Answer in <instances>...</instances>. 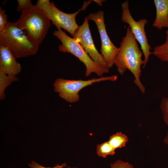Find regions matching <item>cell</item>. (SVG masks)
<instances>
[{"mask_svg":"<svg viewBox=\"0 0 168 168\" xmlns=\"http://www.w3.org/2000/svg\"><path fill=\"white\" fill-rule=\"evenodd\" d=\"M129 5L127 0L121 4L122 21L129 25L135 39L140 44L144 56V63L142 66L144 68L149 61L150 55L152 54V52L150 51L152 48L148 43L145 29V25L148 23V21L146 19L143 18L136 21L130 13Z\"/></svg>","mask_w":168,"mask_h":168,"instance_id":"cell-7","label":"cell"},{"mask_svg":"<svg viewBox=\"0 0 168 168\" xmlns=\"http://www.w3.org/2000/svg\"><path fill=\"white\" fill-rule=\"evenodd\" d=\"M29 166L31 168H64L67 166L66 163H64L61 165H57L53 167H44L37 162L33 161L31 162V163H30L29 164Z\"/></svg>","mask_w":168,"mask_h":168,"instance_id":"cell-20","label":"cell"},{"mask_svg":"<svg viewBox=\"0 0 168 168\" xmlns=\"http://www.w3.org/2000/svg\"><path fill=\"white\" fill-rule=\"evenodd\" d=\"M91 2H84L81 8L70 14L60 11L55 6L53 2H50L49 0H38L35 5L57 28L64 29L73 37L79 27L76 20L77 15L81 11L85 10Z\"/></svg>","mask_w":168,"mask_h":168,"instance_id":"cell-5","label":"cell"},{"mask_svg":"<svg viewBox=\"0 0 168 168\" xmlns=\"http://www.w3.org/2000/svg\"><path fill=\"white\" fill-rule=\"evenodd\" d=\"M18 20L14 22L39 46L51 26L50 20L36 5L23 10Z\"/></svg>","mask_w":168,"mask_h":168,"instance_id":"cell-3","label":"cell"},{"mask_svg":"<svg viewBox=\"0 0 168 168\" xmlns=\"http://www.w3.org/2000/svg\"><path fill=\"white\" fill-rule=\"evenodd\" d=\"M96 152L100 157L106 158L108 155H114L115 149L107 141L97 145Z\"/></svg>","mask_w":168,"mask_h":168,"instance_id":"cell-15","label":"cell"},{"mask_svg":"<svg viewBox=\"0 0 168 168\" xmlns=\"http://www.w3.org/2000/svg\"><path fill=\"white\" fill-rule=\"evenodd\" d=\"M119 48L120 50L114 61L117 72L123 75L127 70H129L134 77V83L142 93L145 94L146 88L140 80L141 66L144 63L142 59L143 53L129 26L126 29V35L122 38Z\"/></svg>","mask_w":168,"mask_h":168,"instance_id":"cell-1","label":"cell"},{"mask_svg":"<svg viewBox=\"0 0 168 168\" xmlns=\"http://www.w3.org/2000/svg\"><path fill=\"white\" fill-rule=\"evenodd\" d=\"M128 140V138L126 135L119 132L110 136L108 142L115 150L125 147Z\"/></svg>","mask_w":168,"mask_h":168,"instance_id":"cell-14","label":"cell"},{"mask_svg":"<svg viewBox=\"0 0 168 168\" xmlns=\"http://www.w3.org/2000/svg\"><path fill=\"white\" fill-rule=\"evenodd\" d=\"M110 168H133L131 164L119 160L110 164Z\"/></svg>","mask_w":168,"mask_h":168,"instance_id":"cell-19","label":"cell"},{"mask_svg":"<svg viewBox=\"0 0 168 168\" xmlns=\"http://www.w3.org/2000/svg\"><path fill=\"white\" fill-rule=\"evenodd\" d=\"M160 107L162 112L163 119L165 124L168 125V99L163 97L160 102Z\"/></svg>","mask_w":168,"mask_h":168,"instance_id":"cell-16","label":"cell"},{"mask_svg":"<svg viewBox=\"0 0 168 168\" xmlns=\"http://www.w3.org/2000/svg\"><path fill=\"white\" fill-rule=\"evenodd\" d=\"M68 168H70L69 167H68Z\"/></svg>","mask_w":168,"mask_h":168,"instance_id":"cell-23","label":"cell"},{"mask_svg":"<svg viewBox=\"0 0 168 168\" xmlns=\"http://www.w3.org/2000/svg\"><path fill=\"white\" fill-rule=\"evenodd\" d=\"M0 45L8 48L16 59L36 54L39 46L14 22L9 21L0 32Z\"/></svg>","mask_w":168,"mask_h":168,"instance_id":"cell-2","label":"cell"},{"mask_svg":"<svg viewBox=\"0 0 168 168\" xmlns=\"http://www.w3.org/2000/svg\"><path fill=\"white\" fill-rule=\"evenodd\" d=\"M117 75L103 76L99 78H92L87 80L79 79L69 80L62 78L56 79L53 84L54 91L65 101L74 103L79 100V91L84 88L94 83L105 81H116Z\"/></svg>","mask_w":168,"mask_h":168,"instance_id":"cell-6","label":"cell"},{"mask_svg":"<svg viewBox=\"0 0 168 168\" xmlns=\"http://www.w3.org/2000/svg\"><path fill=\"white\" fill-rule=\"evenodd\" d=\"M104 0H94V1L96 2L99 6H102V2H104Z\"/></svg>","mask_w":168,"mask_h":168,"instance_id":"cell-22","label":"cell"},{"mask_svg":"<svg viewBox=\"0 0 168 168\" xmlns=\"http://www.w3.org/2000/svg\"><path fill=\"white\" fill-rule=\"evenodd\" d=\"M19 80L16 76L7 75L0 70V100H4L6 97L4 93L6 88L13 82Z\"/></svg>","mask_w":168,"mask_h":168,"instance_id":"cell-12","label":"cell"},{"mask_svg":"<svg viewBox=\"0 0 168 168\" xmlns=\"http://www.w3.org/2000/svg\"><path fill=\"white\" fill-rule=\"evenodd\" d=\"M88 20L86 17L82 24L79 26L76 31L73 38L80 44L93 61L101 66L108 68L102 55L95 47L90 30Z\"/></svg>","mask_w":168,"mask_h":168,"instance_id":"cell-9","label":"cell"},{"mask_svg":"<svg viewBox=\"0 0 168 168\" xmlns=\"http://www.w3.org/2000/svg\"><path fill=\"white\" fill-rule=\"evenodd\" d=\"M167 28L165 42L161 45L156 46L152 52L160 60L168 63V28Z\"/></svg>","mask_w":168,"mask_h":168,"instance_id":"cell-13","label":"cell"},{"mask_svg":"<svg viewBox=\"0 0 168 168\" xmlns=\"http://www.w3.org/2000/svg\"><path fill=\"white\" fill-rule=\"evenodd\" d=\"M21 64L7 47L0 45V70L7 75L16 76L21 71Z\"/></svg>","mask_w":168,"mask_h":168,"instance_id":"cell-10","label":"cell"},{"mask_svg":"<svg viewBox=\"0 0 168 168\" xmlns=\"http://www.w3.org/2000/svg\"><path fill=\"white\" fill-rule=\"evenodd\" d=\"M156 16L153 26L158 30L168 28V0H154Z\"/></svg>","mask_w":168,"mask_h":168,"instance_id":"cell-11","label":"cell"},{"mask_svg":"<svg viewBox=\"0 0 168 168\" xmlns=\"http://www.w3.org/2000/svg\"><path fill=\"white\" fill-rule=\"evenodd\" d=\"M57 29L53 32V35L62 43L58 46L59 51L71 53L82 62L86 68V77L89 76L92 73L101 77L104 73L109 72V69L101 66L93 61L74 38L68 35L61 28Z\"/></svg>","mask_w":168,"mask_h":168,"instance_id":"cell-4","label":"cell"},{"mask_svg":"<svg viewBox=\"0 0 168 168\" xmlns=\"http://www.w3.org/2000/svg\"><path fill=\"white\" fill-rule=\"evenodd\" d=\"M163 142L168 147V130L165 137L163 139Z\"/></svg>","mask_w":168,"mask_h":168,"instance_id":"cell-21","label":"cell"},{"mask_svg":"<svg viewBox=\"0 0 168 168\" xmlns=\"http://www.w3.org/2000/svg\"><path fill=\"white\" fill-rule=\"evenodd\" d=\"M7 16L6 11L0 7V32L2 31L6 27L7 23Z\"/></svg>","mask_w":168,"mask_h":168,"instance_id":"cell-18","label":"cell"},{"mask_svg":"<svg viewBox=\"0 0 168 168\" xmlns=\"http://www.w3.org/2000/svg\"><path fill=\"white\" fill-rule=\"evenodd\" d=\"M18 6L16 10L18 12L29 8L34 5L30 0H17Z\"/></svg>","mask_w":168,"mask_h":168,"instance_id":"cell-17","label":"cell"},{"mask_svg":"<svg viewBox=\"0 0 168 168\" xmlns=\"http://www.w3.org/2000/svg\"><path fill=\"white\" fill-rule=\"evenodd\" d=\"M86 17L89 20L93 21L97 27L101 41V55L109 69L114 64V60L120 49L114 45L108 35L103 11H99L96 13H90Z\"/></svg>","mask_w":168,"mask_h":168,"instance_id":"cell-8","label":"cell"},{"mask_svg":"<svg viewBox=\"0 0 168 168\" xmlns=\"http://www.w3.org/2000/svg\"><path fill=\"white\" fill-rule=\"evenodd\" d=\"M167 98H168V97H167Z\"/></svg>","mask_w":168,"mask_h":168,"instance_id":"cell-24","label":"cell"}]
</instances>
